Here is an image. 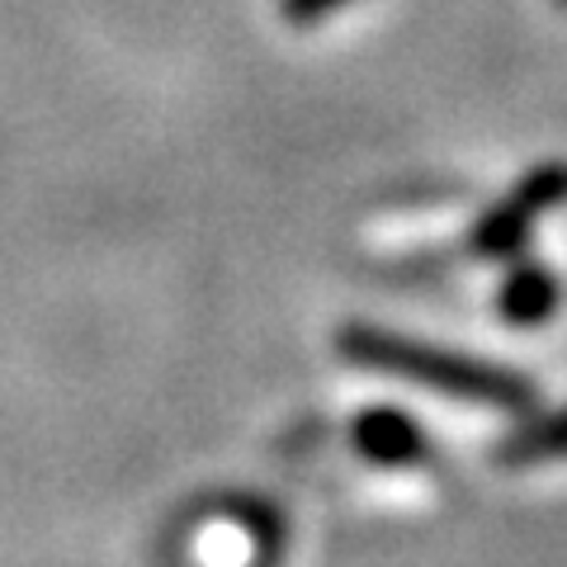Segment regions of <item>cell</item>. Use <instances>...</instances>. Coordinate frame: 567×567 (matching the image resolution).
Listing matches in <instances>:
<instances>
[{"mask_svg":"<svg viewBox=\"0 0 567 567\" xmlns=\"http://www.w3.org/2000/svg\"><path fill=\"white\" fill-rule=\"evenodd\" d=\"M336 346H341L350 364L374 369V374H393L416 388H431L440 398L496 406V412H529L539 398V388L529 383L520 369L487 364V360H477V354H458V350L383 331V327H346Z\"/></svg>","mask_w":567,"mask_h":567,"instance_id":"cell-1","label":"cell"},{"mask_svg":"<svg viewBox=\"0 0 567 567\" xmlns=\"http://www.w3.org/2000/svg\"><path fill=\"white\" fill-rule=\"evenodd\" d=\"M563 194H567V171L548 166V171H539V175H529V181H525L516 194H506V199L496 204L483 223H477L473 246H477L483 256H511V251H516V246L525 241L529 223H535L544 208H554Z\"/></svg>","mask_w":567,"mask_h":567,"instance_id":"cell-2","label":"cell"},{"mask_svg":"<svg viewBox=\"0 0 567 567\" xmlns=\"http://www.w3.org/2000/svg\"><path fill=\"white\" fill-rule=\"evenodd\" d=\"M354 445L364 458H374L383 468H406L425 458V435L412 416H402L398 406H369L354 421Z\"/></svg>","mask_w":567,"mask_h":567,"instance_id":"cell-3","label":"cell"},{"mask_svg":"<svg viewBox=\"0 0 567 567\" xmlns=\"http://www.w3.org/2000/svg\"><path fill=\"white\" fill-rule=\"evenodd\" d=\"M558 458H567V406L554 416L516 425L496 445V464L502 468H539V464H558Z\"/></svg>","mask_w":567,"mask_h":567,"instance_id":"cell-4","label":"cell"},{"mask_svg":"<svg viewBox=\"0 0 567 567\" xmlns=\"http://www.w3.org/2000/svg\"><path fill=\"white\" fill-rule=\"evenodd\" d=\"M558 308V284L548 270H539V265H516L502 289V317L516 327H535L544 322V317H554Z\"/></svg>","mask_w":567,"mask_h":567,"instance_id":"cell-5","label":"cell"},{"mask_svg":"<svg viewBox=\"0 0 567 567\" xmlns=\"http://www.w3.org/2000/svg\"><path fill=\"white\" fill-rule=\"evenodd\" d=\"M354 6V0H279V14L289 24H322L327 14Z\"/></svg>","mask_w":567,"mask_h":567,"instance_id":"cell-6","label":"cell"},{"mask_svg":"<svg viewBox=\"0 0 567 567\" xmlns=\"http://www.w3.org/2000/svg\"><path fill=\"white\" fill-rule=\"evenodd\" d=\"M563 6H567V0H563Z\"/></svg>","mask_w":567,"mask_h":567,"instance_id":"cell-7","label":"cell"}]
</instances>
